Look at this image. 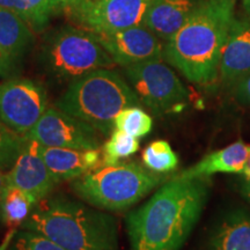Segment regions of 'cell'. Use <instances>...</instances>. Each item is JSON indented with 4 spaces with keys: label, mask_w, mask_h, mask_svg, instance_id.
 I'll return each mask as SVG.
<instances>
[{
    "label": "cell",
    "mask_w": 250,
    "mask_h": 250,
    "mask_svg": "<svg viewBox=\"0 0 250 250\" xmlns=\"http://www.w3.org/2000/svg\"><path fill=\"white\" fill-rule=\"evenodd\" d=\"M39 202L20 188L6 187L0 203V221L9 227L20 228Z\"/></svg>",
    "instance_id": "19"
},
{
    "label": "cell",
    "mask_w": 250,
    "mask_h": 250,
    "mask_svg": "<svg viewBox=\"0 0 250 250\" xmlns=\"http://www.w3.org/2000/svg\"><path fill=\"white\" fill-rule=\"evenodd\" d=\"M7 171L0 168V203H1L2 195H4V191L7 187Z\"/></svg>",
    "instance_id": "32"
},
{
    "label": "cell",
    "mask_w": 250,
    "mask_h": 250,
    "mask_svg": "<svg viewBox=\"0 0 250 250\" xmlns=\"http://www.w3.org/2000/svg\"><path fill=\"white\" fill-rule=\"evenodd\" d=\"M211 177H171L125 218L130 250H181L201 219Z\"/></svg>",
    "instance_id": "1"
},
{
    "label": "cell",
    "mask_w": 250,
    "mask_h": 250,
    "mask_svg": "<svg viewBox=\"0 0 250 250\" xmlns=\"http://www.w3.org/2000/svg\"><path fill=\"white\" fill-rule=\"evenodd\" d=\"M123 76L138 96L143 107L155 116L180 114L189 102V90L169 66L149 61L123 67Z\"/></svg>",
    "instance_id": "7"
},
{
    "label": "cell",
    "mask_w": 250,
    "mask_h": 250,
    "mask_svg": "<svg viewBox=\"0 0 250 250\" xmlns=\"http://www.w3.org/2000/svg\"><path fill=\"white\" fill-rule=\"evenodd\" d=\"M139 139L137 137L115 129L109 139L104 143L101 149V166L116 165L122 159L136 154L139 149Z\"/></svg>",
    "instance_id": "20"
},
{
    "label": "cell",
    "mask_w": 250,
    "mask_h": 250,
    "mask_svg": "<svg viewBox=\"0 0 250 250\" xmlns=\"http://www.w3.org/2000/svg\"><path fill=\"white\" fill-rule=\"evenodd\" d=\"M18 229L19 227H11V229L6 233L4 240H2L1 243H0V250H8L9 246H11L12 240H13V237L15 235V233L18 232Z\"/></svg>",
    "instance_id": "30"
},
{
    "label": "cell",
    "mask_w": 250,
    "mask_h": 250,
    "mask_svg": "<svg viewBox=\"0 0 250 250\" xmlns=\"http://www.w3.org/2000/svg\"><path fill=\"white\" fill-rule=\"evenodd\" d=\"M154 0H86L65 9L79 28L94 34L142 26Z\"/></svg>",
    "instance_id": "8"
},
{
    "label": "cell",
    "mask_w": 250,
    "mask_h": 250,
    "mask_svg": "<svg viewBox=\"0 0 250 250\" xmlns=\"http://www.w3.org/2000/svg\"><path fill=\"white\" fill-rule=\"evenodd\" d=\"M206 250H250V212L233 208L212 228Z\"/></svg>",
    "instance_id": "17"
},
{
    "label": "cell",
    "mask_w": 250,
    "mask_h": 250,
    "mask_svg": "<svg viewBox=\"0 0 250 250\" xmlns=\"http://www.w3.org/2000/svg\"><path fill=\"white\" fill-rule=\"evenodd\" d=\"M95 36L115 64L122 67L164 59L162 41L144 24Z\"/></svg>",
    "instance_id": "11"
},
{
    "label": "cell",
    "mask_w": 250,
    "mask_h": 250,
    "mask_svg": "<svg viewBox=\"0 0 250 250\" xmlns=\"http://www.w3.org/2000/svg\"><path fill=\"white\" fill-rule=\"evenodd\" d=\"M86 1V0H51L52 8H54V12L58 11H65V9L71 7V6L79 4V2Z\"/></svg>",
    "instance_id": "29"
},
{
    "label": "cell",
    "mask_w": 250,
    "mask_h": 250,
    "mask_svg": "<svg viewBox=\"0 0 250 250\" xmlns=\"http://www.w3.org/2000/svg\"><path fill=\"white\" fill-rule=\"evenodd\" d=\"M243 6H245V9L250 18V0H243Z\"/></svg>",
    "instance_id": "34"
},
{
    "label": "cell",
    "mask_w": 250,
    "mask_h": 250,
    "mask_svg": "<svg viewBox=\"0 0 250 250\" xmlns=\"http://www.w3.org/2000/svg\"><path fill=\"white\" fill-rule=\"evenodd\" d=\"M234 94L237 101L250 107V74L234 85Z\"/></svg>",
    "instance_id": "27"
},
{
    "label": "cell",
    "mask_w": 250,
    "mask_h": 250,
    "mask_svg": "<svg viewBox=\"0 0 250 250\" xmlns=\"http://www.w3.org/2000/svg\"><path fill=\"white\" fill-rule=\"evenodd\" d=\"M48 108V93L42 83L27 78L0 83V120L19 134H27Z\"/></svg>",
    "instance_id": "9"
},
{
    "label": "cell",
    "mask_w": 250,
    "mask_h": 250,
    "mask_svg": "<svg viewBox=\"0 0 250 250\" xmlns=\"http://www.w3.org/2000/svg\"><path fill=\"white\" fill-rule=\"evenodd\" d=\"M250 74V22L234 19L221 51L219 78L234 86Z\"/></svg>",
    "instance_id": "13"
},
{
    "label": "cell",
    "mask_w": 250,
    "mask_h": 250,
    "mask_svg": "<svg viewBox=\"0 0 250 250\" xmlns=\"http://www.w3.org/2000/svg\"><path fill=\"white\" fill-rule=\"evenodd\" d=\"M202 0H154L144 26L166 43L182 28Z\"/></svg>",
    "instance_id": "15"
},
{
    "label": "cell",
    "mask_w": 250,
    "mask_h": 250,
    "mask_svg": "<svg viewBox=\"0 0 250 250\" xmlns=\"http://www.w3.org/2000/svg\"><path fill=\"white\" fill-rule=\"evenodd\" d=\"M35 42L34 31L19 15L0 7V48L19 65Z\"/></svg>",
    "instance_id": "18"
},
{
    "label": "cell",
    "mask_w": 250,
    "mask_h": 250,
    "mask_svg": "<svg viewBox=\"0 0 250 250\" xmlns=\"http://www.w3.org/2000/svg\"><path fill=\"white\" fill-rule=\"evenodd\" d=\"M23 137L48 147L85 151L101 148L103 136L90 124L52 105Z\"/></svg>",
    "instance_id": "10"
},
{
    "label": "cell",
    "mask_w": 250,
    "mask_h": 250,
    "mask_svg": "<svg viewBox=\"0 0 250 250\" xmlns=\"http://www.w3.org/2000/svg\"><path fill=\"white\" fill-rule=\"evenodd\" d=\"M7 183L24 190L37 202L51 195L57 187L41 154V145L35 140L26 139L17 161L7 171Z\"/></svg>",
    "instance_id": "12"
},
{
    "label": "cell",
    "mask_w": 250,
    "mask_h": 250,
    "mask_svg": "<svg viewBox=\"0 0 250 250\" xmlns=\"http://www.w3.org/2000/svg\"><path fill=\"white\" fill-rule=\"evenodd\" d=\"M40 62L52 79L62 83H72L94 70L116 65L95 34L71 26L59 28L46 36Z\"/></svg>",
    "instance_id": "6"
},
{
    "label": "cell",
    "mask_w": 250,
    "mask_h": 250,
    "mask_svg": "<svg viewBox=\"0 0 250 250\" xmlns=\"http://www.w3.org/2000/svg\"><path fill=\"white\" fill-rule=\"evenodd\" d=\"M240 191H241L242 196L245 197L247 201L250 203V180H242V182L240 183Z\"/></svg>",
    "instance_id": "31"
},
{
    "label": "cell",
    "mask_w": 250,
    "mask_h": 250,
    "mask_svg": "<svg viewBox=\"0 0 250 250\" xmlns=\"http://www.w3.org/2000/svg\"><path fill=\"white\" fill-rule=\"evenodd\" d=\"M242 176H243V179L250 180V146H249V151H248V159H247V164H246L245 170H243Z\"/></svg>",
    "instance_id": "33"
},
{
    "label": "cell",
    "mask_w": 250,
    "mask_h": 250,
    "mask_svg": "<svg viewBox=\"0 0 250 250\" xmlns=\"http://www.w3.org/2000/svg\"><path fill=\"white\" fill-rule=\"evenodd\" d=\"M17 67L18 65L0 48V77L9 79L15 74Z\"/></svg>",
    "instance_id": "28"
},
{
    "label": "cell",
    "mask_w": 250,
    "mask_h": 250,
    "mask_svg": "<svg viewBox=\"0 0 250 250\" xmlns=\"http://www.w3.org/2000/svg\"><path fill=\"white\" fill-rule=\"evenodd\" d=\"M165 182L161 174L138 162L121 161L110 166L99 165L72 181L71 189L78 198L99 210L123 212Z\"/></svg>",
    "instance_id": "5"
},
{
    "label": "cell",
    "mask_w": 250,
    "mask_h": 250,
    "mask_svg": "<svg viewBox=\"0 0 250 250\" xmlns=\"http://www.w3.org/2000/svg\"><path fill=\"white\" fill-rule=\"evenodd\" d=\"M26 138L0 120V168L8 171L22 151Z\"/></svg>",
    "instance_id": "23"
},
{
    "label": "cell",
    "mask_w": 250,
    "mask_h": 250,
    "mask_svg": "<svg viewBox=\"0 0 250 250\" xmlns=\"http://www.w3.org/2000/svg\"><path fill=\"white\" fill-rule=\"evenodd\" d=\"M41 154L57 184L79 179L87 171L98 167L101 161L100 149L81 151L41 145Z\"/></svg>",
    "instance_id": "14"
},
{
    "label": "cell",
    "mask_w": 250,
    "mask_h": 250,
    "mask_svg": "<svg viewBox=\"0 0 250 250\" xmlns=\"http://www.w3.org/2000/svg\"><path fill=\"white\" fill-rule=\"evenodd\" d=\"M143 164L149 170L166 174L176 169L179 156L166 140H155L143 151Z\"/></svg>",
    "instance_id": "21"
},
{
    "label": "cell",
    "mask_w": 250,
    "mask_h": 250,
    "mask_svg": "<svg viewBox=\"0 0 250 250\" xmlns=\"http://www.w3.org/2000/svg\"><path fill=\"white\" fill-rule=\"evenodd\" d=\"M0 7L13 12L29 26L30 13L27 0H0Z\"/></svg>",
    "instance_id": "26"
},
{
    "label": "cell",
    "mask_w": 250,
    "mask_h": 250,
    "mask_svg": "<svg viewBox=\"0 0 250 250\" xmlns=\"http://www.w3.org/2000/svg\"><path fill=\"white\" fill-rule=\"evenodd\" d=\"M235 5L236 0H202L186 24L165 43V61L190 83H214Z\"/></svg>",
    "instance_id": "2"
},
{
    "label": "cell",
    "mask_w": 250,
    "mask_h": 250,
    "mask_svg": "<svg viewBox=\"0 0 250 250\" xmlns=\"http://www.w3.org/2000/svg\"><path fill=\"white\" fill-rule=\"evenodd\" d=\"M8 250H66L48 237L33 230L19 228Z\"/></svg>",
    "instance_id": "24"
},
{
    "label": "cell",
    "mask_w": 250,
    "mask_h": 250,
    "mask_svg": "<svg viewBox=\"0 0 250 250\" xmlns=\"http://www.w3.org/2000/svg\"><path fill=\"white\" fill-rule=\"evenodd\" d=\"M20 228L48 237L66 250H121L118 219L66 195L39 202Z\"/></svg>",
    "instance_id": "3"
},
{
    "label": "cell",
    "mask_w": 250,
    "mask_h": 250,
    "mask_svg": "<svg viewBox=\"0 0 250 250\" xmlns=\"http://www.w3.org/2000/svg\"><path fill=\"white\" fill-rule=\"evenodd\" d=\"M55 105L90 124L103 137L115 130V117L123 109L143 107L126 78L111 68H98L73 80Z\"/></svg>",
    "instance_id": "4"
},
{
    "label": "cell",
    "mask_w": 250,
    "mask_h": 250,
    "mask_svg": "<svg viewBox=\"0 0 250 250\" xmlns=\"http://www.w3.org/2000/svg\"><path fill=\"white\" fill-rule=\"evenodd\" d=\"M115 129L142 138L152 131V117L139 105L125 108L115 117Z\"/></svg>",
    "instance_id": "22"
},
{
    "label": "cell",
    "mask_w": 250,
    "mask_h": 250,
    "mask_svg": "<svg viewBox=\"0 0 250 250\" xmlns=\"http://www.w3.org/2000/svg\"><path fill=\"white\" fill-rule=\"evenodd\" d=\"M27 4L30 13L29 27L34 33H42L55 13L51 0H27Z\"/></svg>",
    "instance_id": "25"
},
{
    "label": "cell",
    "mask_w": 250,
    "mask_h": 250,
    "mask_svg": "<svg viewBox=\"0 0 250 250\" xmlns=\"http://www.w3.org/2000/svg\"><path fill=\"white\" fill-rule=\"evenodd\" d=\"M249 145L236 140L226 147L205 155L201 161L177 174V179L211 177L214 174L242 175L248 159Z\"/></svg>",
    "instance_id": "16"
}]
</instances>
